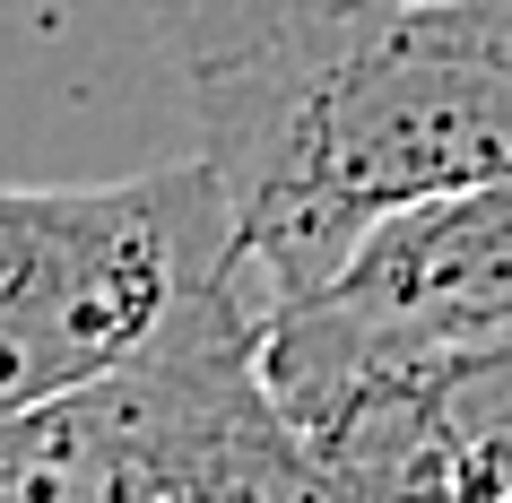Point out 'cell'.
<instances>
[{
    "mask_svg": "<svg viewBox=\"0 0 512 503\" xmlns=\"http://www.w3.org/2000/svg\"><path fill=\"white\" fill-rule=\"evenodd\" d=\"M0 503H174L105 391L0 425Z\"/></svg>",
    "mask_w": 512,
    "mask_h": 503,
    "instance_id": "277c9868",
    "label": "cell"
},
{
    "mask_svg": "<svg viewBox=\"0 0 512 503\" xmlns=\"http://www.w3.org/2000/svg\"><path fill=\"white\" fill-rule=\"evenodd\" d=\"M235 269L209 157L122 183H0V425L122 382Z\"/></svg>",
    "mask_w": 512,
    "mask_h": 503,
    "instance_id": "7a4b0ae2",
    "label": "cell"
},
{
    "mask_svg": "<svg viewBox=\"0 0 512 503\" xmlns=\"http://www.w3.org/2000/svg\"><path fill=\"white\" fill-rule=\"evenodd\" d=\"M374 9H408V0H148L157 44L183 70V87L252 70V61L287 53L304 35H330V27H348V18H374Z\"/></svg>",
    "mask_w": 512,
    "mask_h": 503,
    "instance_id": "5b68a950",
    "label": "cell"
},
{
    "mask_svg": "<svg viewBox=\"0 0 512 503\" xmlns=\"http://www.w3.org/2000/svg\"><path fill=\"white\" fill-rule=\"evenodd\" d=\"M304 304L356 330L365 347L426 356V365L512 356V183L452 191L374 226L365 252Z\"/></svg>",
    "mask_w": 512,
    "mask_h": 503,
    "instance_id": "3957f363",
    "label": "cell"
},
{
    "mask_svg": "<svg viewBox=\"0 0 512 503\" xmlns=\"http://www.w3.org/2000/svg\"><path fill=\"white\" fill-rule=\"evenodd\" d=\"M243 278L322 295L374 226L512 183V0H408L191 87Z\"/></svg>",
    "mask_w": 512,
    "mask_h": 503,
    "instance_id": "6da1fadb",
    "label": "cell"
}]
</instances>
